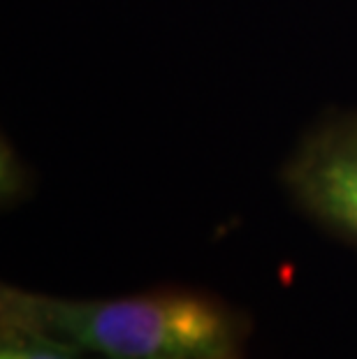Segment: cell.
<instances>
[{"instance_id": "1", "label": "cell", "mask_w": 357, "mask_h": 359, "mask_svg": "<svg viewBox=\"0 0 357 359\" xmlns=\"http://www.w3.org/2000/svg\"><path fill=\"white\" fill-rule=\"evenodd\" d=\"M0 320L90 359H241L248 334L244 316L188 287L83 299L3 285Z\"/></svg>"}, {"instance_id": "2", "label": "cell", "mask_w": 357, "mask_h": 359, "mask_svg": "<svg viewBox=\"0 0 357 359\" xmlns=\"http://www.w3.org/2000/svg\"><path fill=\"white\" fill-rule=\"evenodd\" d=\"M290 200L357 248V111L311 130L283 167Z\"/></svg>"}, {"instance_id": "3", "label": "cell", "mask_w": 357, "mask_h": 359, "mask_svg": "<svg viewBox=\"0 0 357 359\" xmlns=\"http://www.w3.org/2000/svg\"><path fill=\"white\" fill-rule=\"evenodd\" d=\"M0 359H90L49 336L0 320Z\"/></svg>"}]
</instances>
